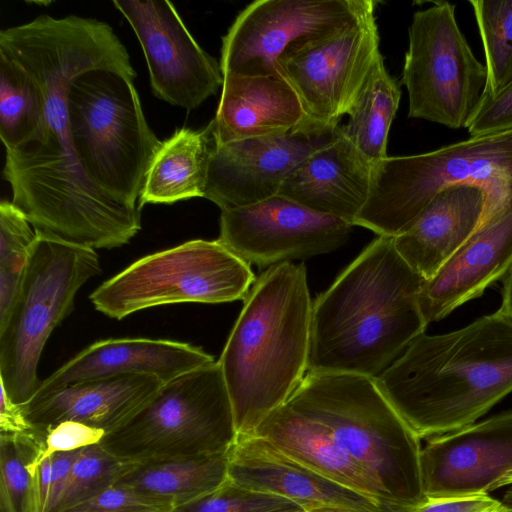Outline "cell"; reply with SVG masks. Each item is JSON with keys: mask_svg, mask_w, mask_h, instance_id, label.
Masks as SVG:
<instances>
[{"mask_svg": "<svg viewBox=\"0 0 512 512\" xmlns=\"http://www.w3.org/2000/svg\"><path fill=\"white\" fill-rule=\"evenodd\" d=\"M0 53L28 72L44 105L38 135L6 151L3 177L11 202L36 233L92 249L127 244L141 229V209L88 179L71 145L66 105L70 84L87 70L109 68L136 78L127 49L105 22L40 15L1 30Z\"/></svg>", "mask_w": 512, "mask_h": 512, "instance_id": "obj_1", "label": "cell"}, {"mask_svg": "<svg viewBox=\"0 0 512 512\" xmlns=\"http://www.w3.org/2000/svg\"><path fill=\"white\" fill-rule=\"evenodd\" d=\"M374 380L420 440L460 430L512 393V320L498 310L424 332Z\"/></svg>", "mask_w": 512, "mask_h": 512, "instance_id": "obj_2", "label": "cell"}, {"mask_svg": "<svg viewBox=\"0 0 512 512\" xmlns=\"http://www.w3.org/2000/svg\"><path fill=\"white\" fill-rule=\"evenodd\" d=\"M424 281L378 235L313 302L307 372L378 376L427 327Z\"/></svg>", "mask_w": 512, "mask_h": 512, "instance_id": "obj_3", "label": "cell"}, {"mask_svg": "<svg viewBox=\"0 0 512 512\" xmlns=\"http://www.w3.org/2000/svg\"><path fill=\"white\" fill-rule=\"evenodd\" d=\"M218 360L238 436L252 435L308 371L312 306L303 262H281L256 279Z\"/></svg>", "mask_w": 512, "mask_h": 512, "instance_id": "obj_4", "label": "cell"}, {"mask_svg": "<svg viewBox=\"0 0 512 512\" xmlns=\"http://www.w3.org/2000/svg\"><path fill=\"white\" fill-rule=\"evenodd\" d=\"M286 402L319 424L364 471L385 506L408 509L424 500L420 439L374 378L307 372Z\"/></svg>", "mask_w": 512, "mask_h": 512, "instance_id": "obj_5", "label": "cell"}, {"mask_svg": "<svg viewBox=\"0 0 512 512\" xmlns=\"http://www.w3.org/2000/svg\"><path fill=\"white\" fill-rule=\"evenodd\" d=\"M471 185L485 195L479 227L512 210V129L439 149L387 157L372 169L368 198L353 225L395 237L444 188Z\"/></svg>", "mask_w": 512, "mask_h": 512, "instance_id": "obj_6", "label": "cell"}, {"mask_svg": "<svg viewBox=\"0 0 512 512\" xmlns=\"http://www.w3.org/2000/svg\"><path fill=\"white\" fill-rule=\"evenodd\" d=\"M134 80L114 69L87 70L70 84L66 105L71 145L88 179L116 201L141 208L162 142L146 121Z\"/></svg>", "mask_w": 512, "mask_h": 512, "instance_id": "obj_7", "label": "cell"}, {"mask_svg": "<svg viewBox=\"0 0 512 512\" xmlns=\"http://www.w3.org/2000/svg\"><path fill=\"white\" fill-rule=\"evenodd\" d=\"M231 399L218 361L164 382L99 443L125 463L229 451L237 440Z\"/></svg>", "mask_w": 512, "mask_h": 512, "instance_id": "obj_8", "label": "cell"}, {"mask_svg": "<svg viewBox=\"0 0 512 512\" xmlns=\"http://www.w3.org/2000/svg\"><path fill=\"white\" fill-rule=\"evenodd\" d=\"M36 234L18 294L0 325V382L18 405L40 388L37 366L51 332L72 312L77 291L101 270L95 249Z\"/></svg>", "mask_w": 512, "mask_h": 512, "instance_id": "obj_9", "label": "cell"}, {"mask_svg": "<svg viewBox=\"0 0 512 512\" xmlns=\"http://www.w3.org/2000/svg\"><path fill=\"white\" fill-rule=\"evenodd\" d=\"M257 278L218 240L196 239L138 259L90 295L96 310L122 319L175 303L244 300Z\"/></svg>", "mask_w": 512, "mask_h": 512, "instance_id": "obj_10", "label": "cell"}, {"mask_svg": "<svg viewBox=\"0 0 512 512\" xmlns=\"http://www.w3.org/2000/svg\"><path fill=\"white\" fill-rule=\"evenodd\" d=\"M408 37L401 78L408 117L468 128L485 98L487 70L458 26L455 5L435 1L416 11Z\"/></svg>", "mask_w": 512, "mask_h": 512, "instance_id": "obj_11", "label": "cell"}, {"mask_svg": "<svg viewBox=\"0 0 512 512\" xmlns=\"http://www.w3.org/2000/svg\"><path fill=\"white\" fill-rule=\"evenodd\" d=\"M377 2L333 31L288 49L279 74L298 95L309 120L338 126L349 115L381 55L375 18Z\"/></svg>", "mask_w": 512, "mask_h": 512, "instance_id": "obj_12", "label": "cell"}, {"mask_svg": "<svg viewBox=\"0 0 512 512\" xmlns=\"http://www.w3.org/2000/svg\"><path fill=\"white\" fill-rule=\"evenodd\" d=\"M367 2L258 0L249 4L222 38L223 76L280 75L277 61L288 49L340 27Z\"/></svg>", "mask_w": 512, "mask_h": 512, "instance_id": "obj_13", "label": "cell"}, {"mask_svg": "<svg viewBox=\"0 0 512 512\" xmlns=\"http://www.w3.org/2000/svg\"><path fill=\"white\" fill-rule=\"evenodd\" d=\"M341 126L309 120L297 130L218 145L213 142L204 198L221 211L278 195L284 181L317 150L331 143Z\"/></svg>", "mask_w": 512, "mask_h": 512, "instance_id": "obj_14", "label": "cell"}, {"mask_svg": "<svg viewBox=\"0 0 512 512\" xmlns=\"http://www.w3.org/2000/svg\"><path fill=\"white\" fill-rule=\"evenodd\" d=\"M352 225L276 195L221 211L218 241L258 267L332 252L349 239Z\"/></svg>", "mask_w": 512, "mask_h": 512, "instance_id": "obj_15", "label": "cell"}, {"mask_svg": "<svg viewBox=\"0 0 512 512\" xmlns=\"http://www.w3.org/2000/svg\"><path fill=\"white\" fill-rule=\"evenodd\" d=\"M142 47L154 96L188 111L223 85L220 63L190 34L169 1H112Z\"/></svg>", "mask_w": 512, "mask_h": 512, "instance_id": "obj_16", "label": "cell"}, {"mask_svg": "<svg viewBox=\"0 0 512 512\" xmlns=\"http://www.w3.org/2000/svg\"><path fill=\"white\" fill-rule=\"evenodd\" d=\"M420 464L425 497L489 493L512 471V410L428 439Z\"/></svg>", "mask_w": 512, "mask_h": 512, "instance_id": "obj_17", "label": "cell"}, {"mask_svg": "<svg viewBox=\"0 0 512 512\" xmlns=\"http://www.w3.org/2000/svg\"><path fill=\"white\" fill-rule=\"evenodd\" d=\"M512 266V210L479 227L430 279L419 295L427 325L480 297Z\"/></svg>", "mask_w": 512, "mask_h": 512, "instance_id": "obj_18", "label": "cell"}, {"mask_svg": "<svg viewBox=\"0 0 512 512\" xmlns=\"http://www.w3.org/2000/svg\"><path fill=\"white\" fill-rule=\"evenodd\" d=\"M228 480L286 498L306 510L328 505L384 507L319 475L254 434L237 436L230 450Z\"/></svg>", "mask_w": 512, "mask_h": 512, "instance_id": "obj_19", "label": "cell"}, {"mask_svg": "<svg viewBox=\"0 0 512 512\" xmlns=\"http://www.w3.org/2000/svg\"><path fill=\"white\" fill-rule=\"evenodd\" d=\"M212 355L184 342L119 338L97 341L41 382L35 396L64 386L118 374H149L163 383L214 362Z\"/></svg>", "mask_w": 512, "mask_h": 512, "instance_id": "obj_20", "label": "cell"}, {"mask_svg": "<svg viewBox=\"0 0 512 512\" xmlns=\"http://www.w3.org/2000/svg\"><path fill=\"white\" fill-rule=\"evenodd\" d=\"M163 382L149 374H118L64 386L20 405L38 433L76 421L107 433L132 415Z\"/></svg>", "mask_w": 512, "mask_h": 512, "instance_id": "obj_21", "label": "cell"}, {"mask_svg": "<svg viewBox=\"0 0 512 512\" xmlns=\"http://www.w3.org/2000/svg\"><path fill=\"white\" fill-rule=\"evenodd\" d=\"M308 121L298 95L282 76L228 74L210 122L214 141L221 145L288 133Z\"/></svg>", "mask_w": 512, "mask_h": 512, "instance_id": "obj_22", "label": "cell"}, {"mask_svg": "<svg viewBox=\"0 0 512 512\" xmlns=\"http://www.w3.org/2000/svg\"><path fill=\"white\" fill-rule=\"evenodd\" d=\"M373 167L341 134L305 159L278 195L350 223L364 206Z\"/></svg>", "mask_w": 512, "mask_h": 512, "instance_id": "obj_23", "label": "cell"}, {"mask_svg": "<svg viewBox=\"0 0 512 512\" xmlns=\"http://www.w3.org/2000/svg\"><path fill=\"white\" fill-rule=\"evenodd\" d=\"M485 203L475 186L444 188L408 229L393 237L396 250L425 280L432 278L479 228Z\"/></svg>", "mask_w": 512, "mask_h": 512, "instance_id": "obj_24", "label": "cell"}, {"mask_svg": "<svg viewBox=\"0 0 512 512\" xmlns=\"http://www.w3.org/2000/svg\"><path fill=\"white\" fill-rule=\"evenodd\" d=\"M254 435L319 475L387 507L364 471L319 424L289 403L270 414Z\"/></svg>", "mask_w": 512, "mask_h": 512, "instance_id": "obj_25", "label": "cell"}, {"mask_svg": "<svg viewBox=\"0 0 512 512\" xmlns=\"http://www.w3.org/2000/svg\"><path fill=\"white\" fill-rule=\"evenodd\" d=\"M213 142L211 122L201 130L183 127L162 141L146 175L139 206L204 197Z\"/></svg>", "mask_w": 512, "mask_h": 512, "instance_id": "obj_26", "label": "cell"}, {"mask_svg": "<svg viewBox=\"0 0 512 512\" xmlns=\"http://www.w3.org/2000/svg\"><path fill=\"white\" fill-rule=\"evenodd\" d=\"M230 450L213 455L129 463L114 485L174 509L212 492L228 479Z\"/></svg>", "mask_w": 512, "mask_h": 512, "instance_id": "obj_27", "label": "cell"}, {"mask_svg": "<svg viewBox=\"0 0 512 512\" xmlns=\"http://www.w3.org/2000/svg\"><path fill=\"white\" fill-rule=\"evenodd\" d=\"M401 89L378 57L341 134L372 167L388 157L391 124L398 110Z\"/></svg>", "mask_w": 512, "mask_h": 512, "instance_id": "obj_28", "label": "cell"}, {"mask_svg": "<svg viewBox=\"0 0 512 512\" xmlns=\"http://www.w3.org/2000/svg\"><path fill=\"white\" fill-rule=\"evenodd\" d=\"M43 121L39 86L20 64L0 53V137L6 151L36 137Z\"/></svg>", "mask_w": 512, "mask_h": 512, "instance_id": "obj_29", "label": "cell"}, {"mask_svg": "<svg viewBox=\"0 0 512 512\" xmlns=\"http://www.w3.org/2000/svg\"><path fill=\"white\" fill-rule=\"evenodd\" d=\"M45 435L0 433V512H38L35 472Z\"/></svg>", "mask_w": 512, "mask_h": 512, "instance_id": "obj_30", "label": "cell"}, {"mask_svg": "<svg viewBox=\"0 0 512 512\" xmlns=\"http://www.w3.org/2000/svg\"><path fill=\"white\" fill-rule=\"evenodd\" d=\"M469 3L485 55V101L512 83V0H470Z\"/></svg>", "mask_w": 512, "mask_h": 512, "instance_id": "obj_31", "label": "cell"}, {"mask_svg": "<svg viewBox=\"0 0 512 512\" xmlns=\"http://www.w3.org/2000/svg\"><path fill=\"white\" fill-rule=\"evenodd\" d=\"M25 215L6 200L0 203V324L10 313L37 234Z\"/></svg>", "mask_w": 512, "mask_h": 512, "instance_id": "obj_32", "label": "cell"}, {"mask_svg": "<svg viewBox=\"0 0 512 512\" xmlns=\"http://www.w3.org/2000/svg\"><path fill=\"white\" fill-rule=\"evenodd\" d=\"M128 465L100 444L81 449L53 512L82 503L113 486Z\"/></svg>", "mask_w": 512, "mask_h": 512, "instance_id": "obj_33", "label": "cell"}, {"mask_svg": "<svg viewBox=\"0 0 512 512\" xmlns=\"http://www.w3.org/2000/svg\"><path fill=\"white\" fill-rule=\"evenodd\" d=\"M304 510L306 509L291 500L252 491L227 479L212 492L178 506L170 512H300Z\"/></svg>", "mask_w": 512, "mask_h": 512, "instance_id": "obj_34", "label": "cell"}, {"mask_svg": "<svg viewBox=\"0 0 512 512\" xmlns=\"http://www.w3.org/2000/svg\"><path fill=\"white\" fill-rule=\"evenodd\" d=\"M164 504L131 489L113 485L94 497L60 512H170Z\"/></svg>", "mask_w": 512, "mask_h": 512, "instance_id": "obj_35", "label": "cell"}, {"mask_svg": "<svg viewBox=\"0 0 512 512\" xmlns=\"http://www.w3.org/2000/svg\"><path fill=\"white\" fill-rule=\"evenodd\" d=\"M105 434L106 432L102 429L76 421L58 423L48 429L45 434L44 447L39 462L57 452L75 451L99 444Z\"/></svg>", "mask_w": 512, "mask_h": 512, "instance_id": "obj_36", "label": "cell"}, {"mask_svg": "<svg viewBox=\"0 0 512 512\" xmlns=\"http://www.w3.org/2000/svg\"><path fill=\"white\" fill-rule=\"evenodd\" d=\"M512 129V83L485 100L467 130L471 136Z\"/></svg>", "mask_w": 512, "mask_h": 512, "instance_id": "obj_37", "label": "cell"}, {"mask_svg": "<svg viewBox=\"0 0 512 512\" xmlns=\"http://www.w3.org/2000/svg\"><path fill=\"white\" fill-rule=\"evenodd\" d=\"M502 504L489 495L478 493L457 496L425 497L407 512H489Z\"/></svg>", "mask_w": 512, "mask_h": 512, "instance_id": "obj_38", "label": "cell"}, {"mask_svg": "<svg viewBox=\"0 0 512 512\" xmlns=\"http://www.w3.org/2000/svg\"><path fill=\"white\" fill-rule=\"evenodd\" d=\"M80 450L57 452L51 455V487L47 512H53L55 509Z\"/></svg>", "mask_w": 512, "mask_h": 512, "instance_id": "obj_39", "label": "cell"}, {"mask_svg": "<svg viewBox=\"0 0 512 512\" xmlns=\"http://www.w3.org/2000/svg\"><path fill=\"white\" fill-rule=\"evenodd\" d=\"M33 430L26 420L20 405L12 401L1 386L0 396V433L22 434Z\"/></svg>", "mask_w": 512, "mask_h": 512, "instance_id": "obj_40", "label": "cell"}, {"mask_svg": "<svg viewBox=\"0 0 512 512\" xmlns=\"http://www.w3.org/2000/svg\"><path fill=\"white\" fill-rule=\"evenodd\" d=\"M51 456L42 459L35 472L38 512H47L51 487Z\"/></svg>", "mask_w": 512, "mask_h": 512, "instance_id": "obj_41", "label": "cell"}, {"mask_svg": "<svg viewBox=\"0 0 512 512\" xmlns=\"http://www.w3.org/2000/svg\"><path fill=\"white\" fill-rule=\"evenodd\" d=\"M307 512H407V509H394L388 507H351L341 505L320 506L307 510Z\"/></svg>", "mask_w": 512, "mask_h": 512, "instance_id": "obj_42", "label": "cell"}, {"mask_svg": "<svg viewBox=\"0 0 512 512\" xmlns=\"http://www.w3.org/2000/svg\"><path fill=\"white\" fill-rule=\"evenodd\" d=\"M501 294L502 303L499 310L512 320V266L502 279Z\"/></svg>", "mask_w": 512, "mask_h": 512, "instance_id": "obj_43", "label": "cell"}, {"mask_svg": "<svg viewBox=\"0 0 512 512\" xmlns=\"http://www.w3.org/2000/svg\"><path fill=\"white\" fill-rule=\"evenodd\" d=\"M512 485V471L506 473L498 481H496L490 488V492L501 487Z\"/></svg>", "mask_w": 512, "mask_h": 512, "instance_id": "obj_44", "label": "cell"}, {"mask_svg": "<svg viewBox=\"0 0 512 512\" xmlns=\"http://www.w3.org/2000/svg\"><path fill=\"white\" fill-rule=\"evenodd\" d=\"M506 506L512 509V488L508 489L501 500Z\"/></svg>", "mask_w": 512, "mask_h": 512, "instance_id": "obj_45", "label": "cell"}, {"mask_svg": "<svg viewBox=\"0 0 512 512\" xmlns=\"http://www.w3.org/2000/svg\"><path fill=\"white\" fill-rule=\"evenodd\" d=\"M489 512H512V509L502 502V504L499 507Z\"/></svg>", "mask_w": 512, "mask_h": 512, "instance_id": "obj_46", "label": "cell"}, {"mask_svg": "<svg viewBox=\"0 0 512 512\" xmlns=\"http://www.w3.org/2000/svg\"><path fill=\"white\" fill-rule=\"evenodd\" d=\"M300 512H307V511H306V510H304V511H300Z\"/></svg>", "mask_w": 512, "mask_h": 512, "instance_id": "obj_47", "label": "cell"}]
</instances>
